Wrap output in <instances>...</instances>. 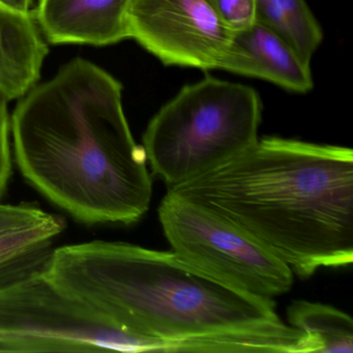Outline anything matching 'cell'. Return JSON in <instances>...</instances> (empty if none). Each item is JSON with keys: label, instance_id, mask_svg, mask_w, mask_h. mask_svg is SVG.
<instances>
[{"label": "cell", "instance_id": "obj_7", "mask_svg": "<svg viewBox=\"0 0 353 353\" xmlns=\"http://www.w3.org/2000/svg\"><path fill=\"white\" fill-rule=\"evenodd\" d=\"M130 38L164 65L218 69L232 39L210 0H132Z\"/></svg>", "mask_w": 353, "mask_h": 353}, {"label": "cell", "instance_id": "obj_11", "mask_svg": "<svg viewBox=\"0 0 353 353\" xmlns=\"http://www.w3.org/2000/svg\"><path fill=\"white\" fill-rule=\"evenodd\" d=\"M256 22L276 32L307 63L322 42V30L305 0H255Z\"/></svg>", "mask_w": 353, "mask_h": 353}, {"label": "cell", "instance_id": "obj_6", "mask_svg": "<svg viewBox=\"0 0 353 353\" xmlns=\"http://www.w3.org/2000/svg\"><path fill=\"white\" fill-rule=\"evenodd\" d=\"M158 212L173 253L216 282L265 301L292 288L284 261L210 208L168 191Z\"/></svg>", "mask_w": 353, "mask_h": 353}, {"label": "cell", "instance_id": "obj_16", "mask_svg": "<svg viewBox=\"0 0 353 353\" xmlns=\"http://www.w3.org/2000/svg\"><path fill=\"white\" fill-rule=\"evenodd\" d=\"M32 0H0V5L10 11L28 15L30 14V8Z\"/></svg>", "mask_w": 353, "mask_h": 353}, {"label": "cell", "instance_id": "obj_14", "mask_svg": "<svg viewBox=\"0 0 353 353\" xmlns=\"http://www.w3.org/2000/svg\"><path fill=\"white\" fill-rule=\"evenodd\" d=\"M225 28L232 32H243L256 22L255 0H210Z\"/></svg>", "mask_w": 353, "mask_h": 353}, {"label": "cell", "instance_id": "obj_5", "mask_svg": "<svg viewBox=\"0 0 353 353\" xmlns=\"http://www.w3.org/2000/svg\"><path fill=\"white\" fill-rule=\"evenodd\" d=\"M148 352L156 343L119 327L44 274L0 286V352Z\"/></svg>", "mask_w": 353, "mask_h": 353}, {"label": "cell", "instance_id": "obj_15", "mask_svg": "<svg viewBox=\"0 0 353 353\" xmlns=\"http://www.w3.org/2000/svg\"><path fill=\"white\" fill-rule=\"evenodd\" d=\"M8 98L0 90V199L5 195L12 175L11 117Z\"/></svg>", "mask_w": 353, "mask_h": 353}, {"label": "cell", "instance_id": "obj_9", "mask_svg": "<svg viewBox=\"0 0 353 353\" xmlns=\"http://www.w3.org/2000/svg\"><path fill=\"white\" fill-rule=\"evenodd\" d=\"M218 69L260 78L299 94L313 88L310 63L279 34L258 22L233 34Z\"/></svg>", "mask_w": 353, "mask_h": 353}, {"label": "cell", "instance_id": "obj_10", "mask_svg": "<svg viewBox=\"0 0 353 353\" xmlns=\"http://www.w3.org/2000/svg\"><path fill=\"white\" fill-rule=\"evenodd\" d=\"M47 54L34 15L0 5V90L8 100L21 98L34 88Z\"/></svg>", "mask_w": 353, "mask_h": 353}, {"label": "cell", "instance_id": "obj_3", "mask_svg": "<svg viewBox=\"0 0 353 353\" xmlns=\"http://www.w3.org/2000/svg\"><path fill=\"white\" fill-rule=\"evenodd\" d=\"M168 191L248 233L301 279L353 261V152L264 137Z\"/></svg>", "mask_w": 353, "mask_h": 353}, {"label": "cell", "instance_id": "obj_12", "mask_svg": "<svg viewBox=\"0 0 353 353\" xmlns=\"http://www.w3.org/2000/svg\"><path fill=\"white\" fill-rule=\"evenodd\" d=\"M287 322L319 343V352H353V320L324 303L295 301L287 307Z\"/></svg>", "mask_w": 353, "mask_h": 353}, {"label": "cell", "instance_id": "obj_4", "mask_svg": "<svg viewBox=\"0 0 353 353\" xmlns=\"http://www.w3.org/2000/svg\"><path fill=\"white\" fill-rule=\"evenodd\" d=\"M261 117L253 88L206 76L152 117L142 138L146 161L168 188L179 185L251 148Z\"/></svg>", "mask_w": 353, "mask_h": 353}, {"label": "cell", "instance_id": "obj_13", "mask_svg": "<svg viewBox=\"0 0 353 353\" xmlns=\"http://www.w3.org/2000/svg\"><path fill=\"white\" fill-rule=\"evenodd\" d=\"M65 229L61 216L32 203H0V239L21 234H44L57 239Z\"/></svg>", "mask_w": 353, "mask_h": 353}, {"label": "cell", "instance_id": "obj_8", "mask_svg": "<svg viewBox=\"0 0 353 353\" xmlns=\"http://www.w3.org/2000/svg\"><path fill=\"white\" fill-rule=\"evenodd\" d=\"M132 0H39L37 23L52 44L106 46L130 38Z\"/></svg>", "mask_w": 353, "mask_h": 353}, {"label": "cell", "instance_id": "obj_1", "mask_svg": "<svg viewBox=\"0 0 353 353\" xmlns=\"http://www.w3.org/2000/svg\"><path fill=\"white\" fill-rule=\"evenodd\" d=\"M45 276L160 352H318L285 323L276 301L232 290L172 251L121 241L54 248Z\"/></svg>", "mask_w": 353, "mask_h": 353}, {"label": "cell", "instance_id": "obj_2", "mask_svg": "<svg viewBox=\"0 0 353 353\" xmlns=\"http://www.w3.org/2000/svg\"><path fill=\"white\" fill-rule=\"evenodd\" d=\"M121 92L110 74L76 59L30 88L11 117L14 160L24 179L84 224H133L150 210L152 175Z\"/></svg>", "mask_w": 353, "mask_h": 353}]
</instances>
